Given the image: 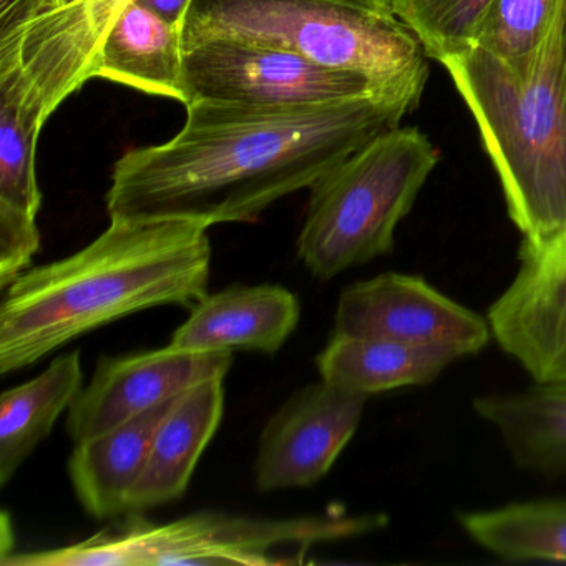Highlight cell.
Masks as SVG:
<instances>
[{
    "instance_id": "cell-23",
    "label": "cell",
    "mask_w": 566,
    "mask_h": 566,
    "mask_svg": "<svg viewBox=\"0 0 566 566\" xmlns=\"http://www.w3.org/2000/svg\"><path fill=\"white\" fill-rule=\"evenodd\" d=\"M562 0H493L472 48L502 61L528 57L548 38Z\"/></svg>"
},
{
    "instance_id": "cell-10",
    "label": "cell",
    "mask_w": 566,
    "mask_h": 566,
    "mask_svg": "<svg viewBox=\"0 0 566 566\" xmlns=\"http://www.w3.org/2000/svg\"><path fill=\"white\" fill-rule=\"evenodd\" d=\"M231 350L164 349L98 357L94 376L69 407L65 430L75 443L114 429L185 390L224 379Z\"/></svg>"
},
{
    "instance_id": "cell-2",
    "label": "cell",
    "mask_w": 566,
    "mask_h": 566,
    "mask_svg": "<svg viewBox=\"0 0 566 566\" xmlns=\"http://www.w3.org/2000/svg\"><path fill=\"white\" fill-rule=\"evenodd\" d=\"M208 228L184 220H111L72 256L32 268L0 306V373L24 369L75 337L158 306L208 296Z\"/></svg>"
},
{
    "instance_id": "cell-4",
    "label": "cell",
    "mask_w": 566,
    "mask_h": 566,
    "mask_svg": "<svg viewBox=\"0 0 566 566\" xmlns=\"http://www.w3.org/2000/svg\"><path fill=\"white\" fill-rule=\"evenodd\" d=\"M208 39L283 49L356 72L410 111L429 78V57L390 0H191L185 45Z\"/></svg>"
},
{
    "instance_id": "cell-14",
    "label": "cell",
    "mask_w": 566,
    "mask_h": 566,
    "mask_svg": "<svg viewBox=\"0 0 566 566\" xmlns=\"http://www.w3.org/2000/svg\"><path fill=\"white\" fill-rule=\"evenodd\" d=\"M223 380H205L174 400L151 440L147 465L130 496V512L175 502L187 492L223 417Z\"/></svg>"
},
{
    "instance_id": "cell-24",
    "label": "cell",
    "mask_w": 566,
    "mask_h": 566,
    "mask_svg": "<svg viewBox=\"0 0 566 566\" xmlns=\"http://www.w3.org/2000/svg\"><path fill=\"white\" fill-rule=\"evenodd\" d=\"M41 250L38 221L0 217V290L6 291L28 271Z\"/></svg>"
},
{
    "instance_id": "cell-6",
    "label": "cell",
    "mask_w": 566,
    "mask_h": 566,
    "mask_svg": "<svg viewBox=\"0 0 566 566\" xmlns=\"http://www.w3.org/2000/svg\"><path fill=\"white\" fill-rule=\"evenodd\" d=\"M439 151L416 127L377 135L311 185L297 256L331 280L390 253L397 224L412 210Z\"/></svg>"
},
{
    "instance_id": "cell-16",
    "label": "cell",
    "mask_w": 566,
    "mask_h": 566,
    "mask_svg": "<svg viewBox=\"0 0 566 566\" xmlns=\"http://www.w3.org/2000/svg\"><path fill=\"white\" fill-rule=\"evenodd\" d=\"M174 400L75 443L69 476L88 515L104 520L130 513V496L147 465L151 440Z\"/></svg>"
},
{
    "instance_id": "cell-7",
    "label": "cell",
    "mask_w": 566,
    "mask_h": 566,
    "mask_svg": "<svg viewBox=\"0 0 566 566\" xmlns=\"http://www.w3.org/2000/svg\"><path fill=\"white\" fill-rule=\"evenodd\" d=\"M185 75L190 104L207 101L258 107H307L360 97L390 101L369 78L356 72L327 67L294 52L234 39H208L185 45Z\"/></svg>"
},
{
    "instance_id": "cell-22",
    "label": "cell",
    "mask_w": 566,
    "mask_h": 566,
    "mask_svg": "<svg viewBox=\"0 0 566 566\" xmlns=\"http://www.w3.org/2000/svg\"><path fill=\"white\" fill-rule=\"evenodd\" d=\"M493 0H390L427 57L442 64L472 49L480 21Z\"/></svg>"
},
{
    "instance_id": "cell-17",
    "label": "cell",
    "mask_w": 566,
    "mask_h": 566,
    "mask_svg": "<svg viewBox=\"0 0 566 566\" xmlns=\"http://www.w3.org/2000/svg\"><path fill=\"white\" fill-rule=\"evenodd\" d=\"M457 359L455 353L442 347L333 334L317 354L316 366L323 382L370 397L433 382Z\"/></svg>"
},
{
    "instance_id": "cell-3",
    "label": "cell",
    "mask_w": 566,
    "mask_h": 566,
    "mask_svg": "<svg viewBox=\"0 0 566 566\" xmlns=\"http://www.w3.org/2000/svg\"><path fill=\"white\" fill-rule=\"evenodd\" d=\"M562 9V6H559ZM502 184L510 220L530 244L566 233V72L562 15L528 57L480 49L447 59Z\"/></svg>"
},
{
    "instance_id": "cell-1",
    "label": "cell",
    "mask_w": 566,
    "mask_h": 566,
    "mask_svg": "<svg viewBox=\"0 0 566 566\" xmlns=\"http://www.w3.org/2000/svg\"><path fill=\"white\" fill-rule=\"evenodd\" d=\"M409 112L379 97L307 107L191 102L171 140L128 151L115 164L108 214L205 228L250 223L399 127Z\"/></svg>"
},
{
    "instance_id": "cell-5",
    "label": "cell",
    "mask_w": 566,
    "mask_h": 566,
    "mask_svg": "<svg viewBox=\"0 0 566 566\" xmlns=\"http://www.w3.org/2000/svg\"><path fill=\"white\" fill-rule=\"evenodd\" d=\"M387 525L382 513L256 518L198 512L155 523L127 513L95 535L45 552L2 558L4 566L301 565L314 546L367 535Z\"/></svg>"
},
{
    "instance_id": "cell-9",
    "label": "cell",
    "mask_w": 566,
    "mask_h": 566,
    "mask_svg": "<svg viewBox=\"0 0 566 566\" xmlns=\"http://www.w3.org/2000/svg\"><path fill=\"white\" fill-rule=\"evenodd\" d=\"M334 334L380 337L473 356L493 339L489 319L412 274L384 273L340 293Z\"/></svg>"
},
{
    "instance_id": "cell-11",
    "label": "cell",
    "mask_w": 566,
    "mask_h": 566,
    "mask_svg": "<svg viewBox=\"0 0 566 566\" xmlns=\"http://www.w3.org/2000/svg\"><path fill=\"white\" fill-rule=\"evenodd\" d=\"M520 270L489 307L492 337L535 384L566 380V233L522 241Z\"/></svg>"
},
{
    "instance_id": "cell-8",
    "label": "cell",
    "mask_w": 566,
    "mask_h": 566,
    "mask_svg": "<svg viewBox=\"0 0 566 566\" xmlns=\"http://www.w3.org/2000/svg\"><path fill=\"white\" fill-rule=\"evenodd\" d=\"M135 0H71L0 34V65L21 75L24 98L42 120L97 71L112 25Z\"/></svg>"
},
{
    "instance_id": "cell-18",
    "label": "cell",
    "mask_w": 566,
    "mask_h": 566,
    "mask_svg": "<svg viewBox=\"0 0 566 566\" xmlns=\"http://www.w3.org/2000/svg\"><path fill=\"white\" fill-rule=\"evenodd\" d=\"M480 419L495 427L513 462L543 475L566 473V380L473 399Z\"/></svg>"
},
{
    "instance_id": "cell-15",
    "label": "cell",
    "mask_w": 566,
    "mask_h": 566,
    "mask_svg": "<svg viewBox=\"0 0 566 566\" xmlns=\"http://www.w3.org/2000/svg\"><path fill=\"white\" fill-rule=\"evenodd\" d=\"M95 77L154 97L190 104L185 75L184 25L132 2L112 25Z\"/></svg>"
},
{
    "instance_id": "cell-25",
    "label": "cell",
    "mask_w": 566,
    "mask_h": 566,
    "mask_svg": "<svg viewBox=\"0 0 566 566\" xmlns=\"http://www.w3.org/2000/svg\"><path fill=\"white\" fill-rule=\"evenodd\" d=\"M69 2L71 0H0V34L18 28L34 15L62 8Z\"/></svg>"
},
{
    "instance_id": "cell-20",
    "label": "cell",
    "mask_w": 566,
    "mask_h": 566,
    "mask_svg": "<svg viewBox=\"0 0 566 566\" xmlns=\"http://www.w3.org/2000/svg\"><path fill=\"white\" fill-rule=\"evenodd\" d=\"M459 522L473 543L505 562H566V499L462 512Z\"/></svg>"
},
{
    "instance_id": "cell-13",
    "label": "cell",
    "mask_w": 566,
    "mask_h": 566,
    "mask_svg": "<svg viewBox=\"0 0 566 566\" xmlns=\"http://www.w3.org/2000/svg\"><path fill=\"white\" fill-rule=\"evenodd\" d=\"M301 317L296 294L277 284L230 286L208 294L175 331L170 346L187 350L276 354Z\"/></svg>"
},
{
    "instance_id": "cell-19",
    "label": "cell",
    "mask_w": 566,
    "mask_h": 566,
    "mask_svg": "<svg viewBox=\"0 0 566 566\" xmlns=\"http://www.w3.org/2000/svg\"><path fill=\"white\" fill-rule=\"evenodd\" d=\"M84 387L81 353L55 357L34 379L6 390L0 397V486L52 432L59 417Z\"/></svg>"
},
{
    "instance_id": "cell-26",
    "label": "cell",
    "mask_w": 566,
    "mask_h": 566,
    "mask_svg": "<svg viewBox=\"0 0 566 566\" xmlns=\"http://www.w3.org/2000/svg\"><path fill=\"white\" fill-rule=\"evenodd\" d=\"M137 2L178 25L185 24V18L191 6V0H137Z\"/></svg>"
},
{
    "instance_id": "cell-27",
    "label": "cell",
    "mask_w": 566,
    "mask_h": 566,
    "mask_svg": "<svg viewBox=\"0 0 566 566\" xmlns=\"http://www.w3.org/2000/svg\"><path fill=\"white\" fill-rule=\"evenodd\" d=\"M559 15H562L563 61H565L566 72V0H562V9H559Z\"/></svg>"
},
{
    "instance_id": "cell-21",
    "label": "cell",
    "mask_w": 566,
    "mask_h": 566,
    "mask_svg": "<svg viewBox=\"0 0 566 566\" xmlns=\"http://www.w3.org/2000/svg\"><path fill=\"white\" fill-rule=\"evenodd\" d=\"M39 112L25 102L21 75L0 65V214L38 220L42 193L35 174V150L41 137Z\"/></svg>"
},
{
    "instance_id": "cell-12",
    "label": "cell",
    "mask_w": 566,
    "mask_h": 566,
    "mask_svg": "<svg viewBox=\"0 0 566 566\" xmlns=\"http://www.w3.org/2000/svg\"><path fill=\"white\" fill-rule=\"evenodd\" d=\"M367 397L329 384L294 392L264 426L254 462L261 492L319 482L339 459L363 420Z\"/></svg>"
}]
</instances>
